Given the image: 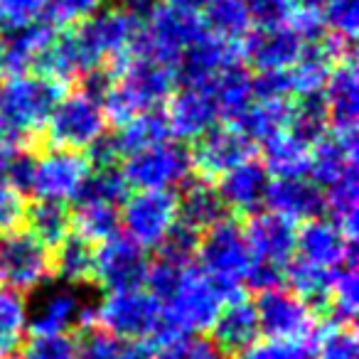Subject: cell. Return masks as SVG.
Wrapping results in <instances>:
<instances>
[{
    "instance_id": "cell-1",
    "label": "cell",
    "mask_w": 359,
    "mask_h": 359,
    "mask_svg": "<svg viewBox=\"0 0 359 359\" xmlns=\"http://www.w3.org/2000/svg\"><path fill=\"white\" fill-rule=\"evenodd\" d=\"M177 76L172 67L135 52L106 76V86L101 91L106 118L121 126L138 114L158 111L172 96Z\"/></svg>"
},
{
    "instance_id": "cell-2",
    "label": "cell",
    "mask_w": 359,
    "mask_h": 359,
    "mask_svg": "<svg viewBox=\"0 0 359 359\" xmlns=\"http://www.w3.org/2000/svg\"><path fill=\"white\" fill-rule=\"evenodd\" d=\"M229 295L217 288L200 269L180 271L172 288L158 300L163 308L165 337L168 334H202L212 327Z\"/></svg>"
},
{
    "instance_id": "cell-3",
    "label": "cell",
    "mask_w": 359,
    "mask_h": 359,
    "mask_svg": "<svg viewBox=\"0 0 359 359\" xmlns=\"http://www.w3.org/2000/svg\"><path fill=\"white\" fill-rule=\"evenodd\" d=\"M65 94V84L40 74L22 72L0 79V121L22 143L45 128L52 109Z\"/></svg>"
},
{
    "instance_id": "cell-4",
    "label": "cell",
    "mask_w": 359,
    "mask_h": 359,
    "mask_svg": "<svg viewBox=\"0 0 359 359\" xmlns=\"http://www.w3.org/2000/svg\"><path fill=\"white\" fill-rule=\"evenodd\" d=\"M91 320H96L104 332L135 344L165 337L163 308L148 288L106 293L91 305Z\"/></svg>"
},
{
    "instance_id": "cell-5",
    "label": "cell",
    "mask_w": 359,
    "mask_h": 359,
    "mask_svg": "<svg viewBox=\"0 0 359 359\" xmlns=\"http://www.w3.org/2000/svg\"><path fill=\"white\" fill-rule=\"evenodd\" d=\"M207 32L200 11L172 6L168 0H158L155 8L143 18V32H140L138 50L153 60L168 67H177L182 52L195 45Z\"/></svg>"
},
{
    "instance_id": "cell-6",
    "label": "cell",
    "mask_w": 359,
    "mask_h": 359,
    "mask_svg": "<svg viewBox=\"0 0 359 359\" xmlns=\"http://www.w3.org/2000/svg\"><path fill=\"white\" fill-rule=\"evenodd\" d=\"M106 126L109 118H106L104 104L94 91L84 86V89L62 94L47 118L45 130L52 148L81 153L106 133Z\"/></svg>"
},
{
    "instance_id": "cell-7",
    "label": "cell",
    "mask_w": 359,
    "mask_h": 359,
    "mask_svg": "<svg viewBox=\"0 0 359 359\" xmlns=\"http://www.w3.org/2000/svg\"><path fill=\"white\" fill-rule=\"evenodd\" d=\"M195 259L197 269L226 295H231L246 280L251 266V251L241 224L231 219H222L212 229H207L197 241Z\"/></svg>"
},
{
    "instance_id": "cell-8",
    "label": "cell",
    "mask_w": 359,
    "mask_h": 359,
    "mask_svg": "<svg viewBox=\"0 0 359 359\" xmlns=\"http://www.w3.org/2000/svg\"><path fill=\"white\" fill-rule=\"evenodd\" d=\"M123 180L128 187L138 190H170L177 185H185L192 172L190 148H185L177 140L168 138L143 150L126 155L123 160Z\"/></svg>"
},
{
    "instance_id": "cell-9",
    "label": "cell",
    "mask_w": 359,
    "mask_h": 359,
    "mask_svg": "<svg viewBox=\"0 0 359 359\" xmlns=\"http://www.w3.org/2000/svg\"><path fill=\"white\" fill-rule=\"evenodd\" d=\"M52 276V256L27 229L0 236V283L18 295L42 290Z\"/></svg>"
},
{
    "instance_id": "cell-10",
    "label": "cell",
    "mask_w": 359,
    "mask_h": 359,
    "mask_svg": "<svg viewBox=\"0 0 359 359\" xmlns=\"http://www.w3.org/2000/svg\"><path fill=\"white\" fill-rule=\"evenodd\" d=\"M118 219L126 236L138 246H160L177 226V195L170 190H138L123 200Z\"/></svg>"
},
{
    "instance_id": "cell-11",
    "label": "cell",
    "mask_w": 359,
    "mask_h": 359,
    "mask_svg": "<svg viewBox=\"0 0 359 359\" xmlns=\"http://www.w3.org/2000/svg\"><path fill=\"white\" fill-rule=\"evenodd\" d=\"M256 315L259 327L266 339H280V342H308L315 332L318 313L290 288H271L259 293L256 300Z\"/></svg>"
},
{
    "instance_id": "cell-12",
    "label": "cell",
    "mask_w": 359,
    "mask_h": 359,
    "mask_svg": "<svg viewBox=\"0 0 359 359\" xmlns=\"http://www.w3.org/2000/svg\"><path fill=\"white\" fill-rule=\"evenodd\" d=\"M303 47L305 40L288 20L271 22V25H254L241 42V62L259 74L290 69L298 62Z\"/></svg>"
},
{
    "instance_id": "cell-13",
    "label": "cell",
    "mask_w": 359,
    "mask_h": 359,
    "mask_svg": "<svg viewBox=\"0 0 359 359\" xmlns=\"http://www.w3.org/2000/svg\"><path fill=\"white\" fill-rule=\"evenodd\" d=\"M148 271L150 261L145 249L126 234H114L96 249L94 278L104 285L106 293L143 288Z\"/></svg>"
},
{
    "instance_id": "cell-14",
    "label": "cell",
    "mask_w": 359,
    "mask_h": 359,
    "mask_svg": "<svg viewBox=\"0 0 359 359\" xmlns=\"http://www.w3.org/2000/svg\"><path fill=\"white\" fill-rule=\"evenodd\" d=\"M89 172L91 165L86 155L74 153V150L50 148L35 158L30 192H35L37 200L69 202L79 195Z\"/></svg>"
},
{
    "instance_id": "cell-15",
    "label": "cell",
    "mask_w": 359,
    "mask_h": 359,
    "mask_svg": "<svg viewBox=\"0 0 359 359\" xmlns=\"http://www.w3.org/2000/svg\"><path fill=\"white\" fill-rule=\"evenodd\" d=\"M91 320V305L74 285H55L37 295L27 308V330L32 334H72Z\"/></svg>"
},
{
    "instance_id": "cell-16",
    "label": "cell",
    "mask_w": 359,
    "mask_h": 359,
    "mask_svg": "<svg viewBox=\"0 0 359 359\" xmlns=\"http://www.w3.org/2000/svg\"><path fill=\"white\" fill-rule=\"evenodd\" d=\"M293 259L315 266V269L334 271L347 261H357V251H354V239H349L330 219L318 217V219L305 222L298 229Z\"/></svg>"
},
{
    "instance_id": "cell-17",
    "label": "cell",
    "mask_w": 359,
    "mask_h": 359,
    "mask_svg": "<svg viewBox=\"0 0 359 359\" xmlns=\"http://www.w3.org/2000/svg\"><path fill=\"white\" fill-rule=\"evenodd\" d=\"M195 150H190L192 170L202 180H219L236 165L254 158V143L231 126L212 128L200 140H195Z\"/></svg>"
},
{
    "instance_id": "cell-18",
    "label": "cell",
    "mask_w": 359,
    "mask_h": 359,
    "mask_svg": "<svg viewBox=\"0 0 359 359\" xmlns=\"http://www.w3.org/2000/svg\"><path fill=\"white\" fill-rule=\"evenodd\" d=\"M170 135L180 140H200L205 133L217 128L219 109L210 86H182L172 91L165 111Z\"/></svg>"
},
{
    "instance_id": "cell-19",
    "label": "cell",
    "mask_w": 359,
    "mask_h": 359,
    "mask_svg": "<svg viewBox=\"0 0 359 359\" xmlns=\"http://www.w3.org/2000/svg\"><path fill=\"white\" fill-rule=\"evenodd\" d=\"M246 244L251 251L254 264L273 266L285 271L295 256V239H298V226L273 212L264 215H251L249 224L244 229Z\"/></svg>"
},
{
    "instance_id": "cell-20",
    "label": "cell",
    "mask_w": 359,
    "mask_h": 359,
    "mask_svg": "<svg viewBox=\"0 0 359 359\" xmlns=\"http://www.w3.org/2000/svg\"><path fill=\"white\" fill-rule=\"evenodd\" d=\"M234 65H241V45L224 42L207 30L195 45L182 52L175 76L182 86H210L222 72Z\"/></svg>"
},
{
    "instance_id": "cell-21",
    "label": "cell",
    "mask_w": 359,
    "mask_h": 359,
    "mask_svg": "<svg viewBox=\"0 0 359 359\" xmlns=\"http://www.w3.org/2000/svg\"><path fill=\"white\" fill-rule=\"evenodd\" d=\"M210 330L212 342L222 352V357H239L261 339L256 305L244 295H231L224 300Z\"/></svg>"
},
{
    "instance_id": "cell-22",
    "label": "cell",
    "mask_w": 359,
    "mask_h": 359,
    "mask_svg": "<svg viewBox=\"0 0 359 359\" xmlns=\"http://www.w3.org/2000/svg\"><path fill=\"white\" fill-rule=\"evenodd\" d=\"M320 99L325 104L330 130L339 133H357L359 118V76L354 57L347 55L334 65L325 81Z\"/></svg>"
},
{
    "instance_id": "cell-23",
    "label": "cell",
    "mask_w": 359,
    "mask_h": 359,
    "mask_svg": "<svg viewBox=\"0 0 359 359\" xmlns=\"http://www.w3.org/2000/svg\"><path fill=\"white\" fill-rule=\"evenodd\" d=\"M266 207L273 215L293 222L295 226L310 219H318L325 212L323 190L315 185L308 175L295 177H273L266 190Z\"/></svg>"
},
{
    "instance_id": "cell-24",
    "label": "cell",
    "mask_w": 359,
    "mask_h": 359,
    "mask_svg": "<svg viewBox=\"0 0 359 359\" xmlns=\"http://www.w3.org/2000/svg\"><path fill=\"white\" fill-rule=\"evenodd\" d=\"M357 170V133L327 130L310 148L308 177L323 190Z\"/></svg>"
},
{
    "instance_id": "cell-25",
    "label": "cell",
    "mask_w": 359,
    "mask_h": 359,
    "mask_svg": "<svg viewBox=\"0 0 359 359\" xmlns=\"http://www.w3.org/2000/svg\"><path fill=\"white\" fill-rule=\"evenodd\" d=\"M271 175L266 165L256 158H249L246 163L236 165L234 170L219 177V197L226 210L234 215H256L266 202Z\"/></svg>"
},
{
    "instance_id": "cell-26",
    "label": "cell",
    "mask_w": 359,
    "mask_h": 359,
    "mask_svg": "<svg viewBox=\"0 0 359 359\" xmlns=\"http://www.w3.org/2000/svg\"><path fill=\"white\" fill-rule=\"evenodd\" d=\"M222 219H226V207L219 197V190L210 180H187L185 190L177 197V224L195 234H205Z\"/></svg>"
},
{
    "instance_id": "cell-27",
    "label": "cell",
    "mask_w": 359,
    "mask_h": 359,
    "mask_svg": "<svg viewBox=\"0 0 359 359\" xmlns=\"http://www.w3.org/2000/svg\"><path fill=\"white\" fill-rule=\"evenodd\" d=\"M57 35V25L50 20H37L30 25L6 30V65L11 74L35 72L42 52L50 47L52 37Z\"/></svg>"
},
{
    "instance_id": "cell-28",
    "label": "cell",
    "mask_w": 359,
    "mask_h": 359,
    "mask_svg": "<svg viewBox=\"0 0 359 359\" xmlns=\"http://www.w3.org/2000/svg\"><path fill=\"white\" fill-rule=\"evenodd\" d=\"M290 106L293 101H273V99H256L236 116L231 123L234 130H239L241 135L251 140V143H261L271 140L273 135H278L280 130L288 128L290 121Z\"/></svg>"
},
{
    "instance_id": "cell-29",
    "label": "cell",
    "mask_w": 359,
    "mask_h": 359,
    "mask_svg": "<svg viewBox=\"0 0 359 359\" xmlns=\"http://www.w3.org/2000/svg\"><path fill=\"white\" fill-rule=\"evenodd\" d=\"M202 20L212 35L231 45H241L254 27V18L246 0H210L202 8Z\"/></svg>"
},
{
    "instance_id": "cell-30",
    "label": "cell",
    "mask_w": 359,
    "mask_h": 359,
    "mask_svg": "<svg viewBox=\"0 0 359 359\" xmlns=\"http://www.w3.org/2000/svg\"><path fill=\"white\" fill-rule=\"evenodd\" d=\"M96 249L91 241L81 239L79 234H69L65 241L55 246L52 256V273L60 276L65 285H84L94 280Z\"/></svg>"
},
{
    "instance_id": "cell-31",
    "label": "cell",
    "mask_w": 359,
    "mask_h": 359,
    "mask_svg": "<svg viewBox=\"0 0 359 359\" xmlns=\"http://www.w3.org/2000/svg\"><path fill=\"white\" fill-rule=\"evenodd\" d=\"M313 145L300 140L288 128L280 130L271 140L264 143V160L269 175L273 177H295V175H308V160Z\"/></svg>"
},
{
    "instance_id": "cell-32",
    "label": "cell",
    "mask_w": 359,
    "mask_h": 359,
    "mask_svg": "<svg viewBox=\"0 0 359 359\" xmlns=\"http://www.w3.org/2000/svg\"><path fill=\"white\" fill-rule=\"evenodd\" d=\"M357 261H347L344 266L334 269L330 278L327 298H325L323 313L332 320V325H352L359 308V276Z\"/></svg>"
},
{
    "instance_id": "cell-33",
    "label": "cell",
    "mask_w": 359,
    "mask_h": 359,
    "mask_svg": "<svg viewBox=\"0 0 359 359\" xmlns=\"http://www.w3.org/2000/svg\"><path fill=\"white\" fill-rule=\"evenodd\" d=\"M27 231L50 249L72 234V212L67 202L35 200L25 210Z\"/></svg>"
},
{
    "instance_id": "cell-34",
    "label": "cell",
    "mask_w": 359,
    "mask_h": 359,
    "mask_svg": "<svg viewBox=\"0 0 359 359\" xmlns=\"http://www.w3.org/2000/svg\"><path fill=\"white\" fill-rule=\"evenodd\" d=\"M116 140V148L121 153V160L126 155L135 153V150H143L148 145H155L160 140L172 138L168 128V121H165V114L160 111H148V114H138L133 118H128L126 123L118 126L116 133H111Z\"/></svg>"
},
{
    "instance_id": "cell-35",
    "label": "cell",
    "mask_w": 359,
    "mask_h": 359,
    "mask_svg": "<svg viewBox=\"0 0 359 359\" xmlns=\"http://www.w3.org/2000/svg\"><path fill=\"white\" fill-rule=\"evenodd\" d=\"M357 170L347 172L344 177H339L337 182H332L330 187H325V210L330 212V222L337 224L349 239H354L357 234V219H359V187H357Z\"/></svg>"
},
{
    "instance_id": "cell-36",
    "label": "cell",
    "mask_w": 359,
    "mask_h": 359,
    "mask_svg": "<svg viewBox=\"0 0 359 359\" xmlns=\"http://www.w3.org/2000/svg\"><path fill=\"white\" fill-rule=\"evenodd\" d=\"M128 197V182L116 168H101L86 175L79 195L74 197L76 205H104L118 207Z\"/></svg>"
},
{
    "instance_id": "cell-37",
    "label": "cell",
    "mask_w": 359,
    "mask_h": 359,
    "mask_svg": "<svg viewBox=\"0 0 359 359\" xmlns=\"http://www.w3.org/2000/svg\"><path fill=\"white\" fill-rule=\"evenodd\" d=\"M27 332V303L22 295L0 288V359L20 349Z\"/></svg>"
},
{
    "instance_id": "cell-38",
    "label": "cell",
    "mask_w": 359,
    "mask_h": 359,
    "mask_svg": "<svg viewBox=\"0 0 359 359\" xmlns=\"http://www.w3.org/2000/svg\"><path fill=\"white\" fill-rule=\"evenodd\" d=\"M72 226L81 239L91 241V244H101V241L118 234V207L76 205V212L72 215Z\"/></svg>"
},
{
    "instance_id": "cell-39",
    "label": "cell",
    "mask_w": 359,
    "mask_h": 359,
    "mask_svg": "<svg viewBox=\"0 0 359 359\" xmlns=\"http://www.w3.org/2000/svg\"><path fill=\"white\" fill-rule=\"evenodd\" d=\"M145 359H224L205 334H168Z\"/></svg>"
},
{
    "instance_id": "cell-40",
    "label": "cell",
    "mask_w": 359,
    "mask_h": 359,
    "mask_svg": "<svg viewBox=\"0 0 359 359\" xmlns=\"http://www.w3.org/2000/svg\"><path fill=\"white\" fill-rule=\"evenodd\" d=\"M76 359H145V354L140 344L94 330L76 342Z\"/></svg>"
},
{
    "instance_id": "cell-41",
    "label": "cell",
    "mask_w": 359,
    "mask_h": 359,
    "mask_svg": "<svg viewBox=\"0 0 359 359\" xmlns=\"http://www.w3.org/2000/svg\"><path fill=\"white\" fill-rule=\"evenodd\" d=\"M35 158L25 145H13V148L0 153V185L13 187L18 192H30L32 172H35Z\"/></svg>"
},
{
    "instance_id": "cell-42",
    "label": "cell",
    "mask_w": 359,
    "mask_h": 359,
    "mask_svg": "<svg viewBox=\"0 0 359 359\" xmlns=\"http://www.w3.org/2000/svg\"><path fill=\"white\" fill-rule=\"evenodd\" d=\"M327 35L352 45L359 25V0H330L320 11Z\"/></svg>"
},
{
    "instance_id": "cell-43",
    "label": "cell",
    "mask_w": 359,
    "mask_h": 359,
    "mask_svg": "<svg viewBox=\"0 0 359 359\" xmlns=\"http://www.w3.org/2000/svg\"><path fill=\"white\" fill-rule=\"evenodd\" d=\"M313 359H359L357 332L352 325H330L320 334Z\"/></svg>"
},
{
    "instance_id": "cell-44",
    "label": "cell",
    "mask_w": 359,
    "mask_h": 359,
    "mask_svg": "<svg viewBox=\"0 0 359 359\" xmlns=\"http://www.w3.org/2000/svg\"><path fill=\"white\" fill-rule=\"evenodd\" d=\"M20 359H76V339L72 334H30L20 344Z\"/></svg>"
},
{
    "instance_id": "cell-45",
    "label": "cell",
    "mask_w": 359,
    "mask_h": 359,
    "mask_svg": "<svg viewBox=\"0 0 359 359\" xmlns=\"http://www.w3.org/2000/svg\"><path fill=\"white\" fill-rule=\"evenodd\" d=\"M106 0H47V20L52 25H79L104 8Z\"/></svg>"
},
{
    "instance_id": "cell-46",
    "label": "cell",
    "mask_w": 359,
    "mask_h": 359,
    "mask_svg": "<svg viewBox=\"0 0 359 359\" xmlns=\"http://www.w3.org/2000/svg\"><path fill=\"white\" fill-rule=\"evenodd\" d=\"M197 241H200V234H195V231L177 224L168 234V239L158 246L160 259L168 261V264H175V266H190V261L195 259Z\"/></svg>"
},
{
    "instance_id": "cell-47",
    "label": "cell",
    "mask_w": 359,
    "mask_h": 359,
    "mask_svg": "<svg viewBox=\"0 0 359 359\" xmlns=\"http://www.w3.org/2000/svg\"><path fill=\"white\" fill-rule=\"evenodd\" d=\"M47 0H0V20L6 30L45 20Z\"/></svg>"
},
{
    "instance_id": "cell-48",
    "label": "cell",
    "mask_w": 359,
    "mask_h": 359,
    "mask_svg": "<svg viewBox=\"0 0 359 359\" xmlns=\"http://www.w3.org/2000/svg\"><path fill=\"white\" fill-rule=\"evenodd\" d=\"M239 359H313L308 342H280V339H259Z\"/></svg>"
},
{
    "instance_id": "cell-49",
    "label": "cell",
    "mask_w": 359,
    "mask_h": 359,
    "mask_svg": "<svg viewBox=\"0 0 359 359\" xmlns=\"http://www.w3.org/2000/svg\"><path fill=\"white\" fill-rule=\"evenodd\" d=\"M249 3L254 25H271V22H285L298 8V0H246Z\"/></svg>"
},
{
    "instance_id": "cell-50",
    "label": "cell",
    "mask_w": 359,
    "mask_h": 359,
    "mask_svg": "<svg viewBox=\"0 0 359 359\" xmlns=\"http://www.w3.org/2000/svg\"><path fill=\"white\" fill-rule=\"evenodd\" d=\"M25 197L22 192L13 190V187L0 185V231H13L20 226V222L25 219Z\"/></svg>"
},
{
    "instance_id": "cell-51",
    "label": "cell",
    "mask_w": 359,
    "mask_h": 359,
    "mask_svg": "<svg viewBox=\"0 0 359 359\" xmlns=\"http://www.w3.org/2000/svg\"><path fill=\"white\" fill-rule=\"evenodd\" d=\"M13 145H25V143H22L20 138H15V135L3 126V121H0V153L8 150V148H13Z\"/></svg>"
},
{
    "instance_id": "cell-52",
    "label": "cell",
    "mask_w": 359,
    "mask_h": 359,
    "mask_svg": "<svg viewBox=\"0 0 359 359\" xmlns=\"http://www.w3.org/2000/svg\"><path fill=\"white\" fill-rule=\"evenodd\" d=\"M8 74V65H6V27L0 20V79Z\"/></svg>"
},
{
    "instance_id": "cell-53",
    "label": "cell",
    "mask_w": 359,
    "mask_h": 359,
    "mask_svg": "<svg viewBox=\"0 0 359 359\" xmlns=\"http://www.w3.org/2000/svg\"><path fill=\"white\" fill-rule=\"evenodd\" d=\"M168 3H172V6H182V8H190V11H200L210 3V0H168Z\"/></svg>"
},
{
    "instance_id": "cell-54",
    "label": "cell",
    "mask_w": 359,
    "mask_h": 359,
    "mask_svg": "<svg viewBox=\"0 0 359 359\" xmlns=\"http://www.w3.org/2000/svg\"><path fill=\"white\" fill-rule=\"evenodd\" d=\"M330 0H298V6L303 8H313V11H323L325 6H327Z\"/></svg>"
},
{
    "instance_id": "cell-55",
    "label": "cell",
    "mask_w": 359,
    "mask_h": 359,
    "mask_svg": "<svg viewBox=\"0 0 359 359\" xmlns=\"http://www.w3.org/2000/svg\"><path fill=\"white\" fill-rule=\"evenodd\" d=\"M6 359H11V357H6Z\"/></svg>"
}]
</instances>
